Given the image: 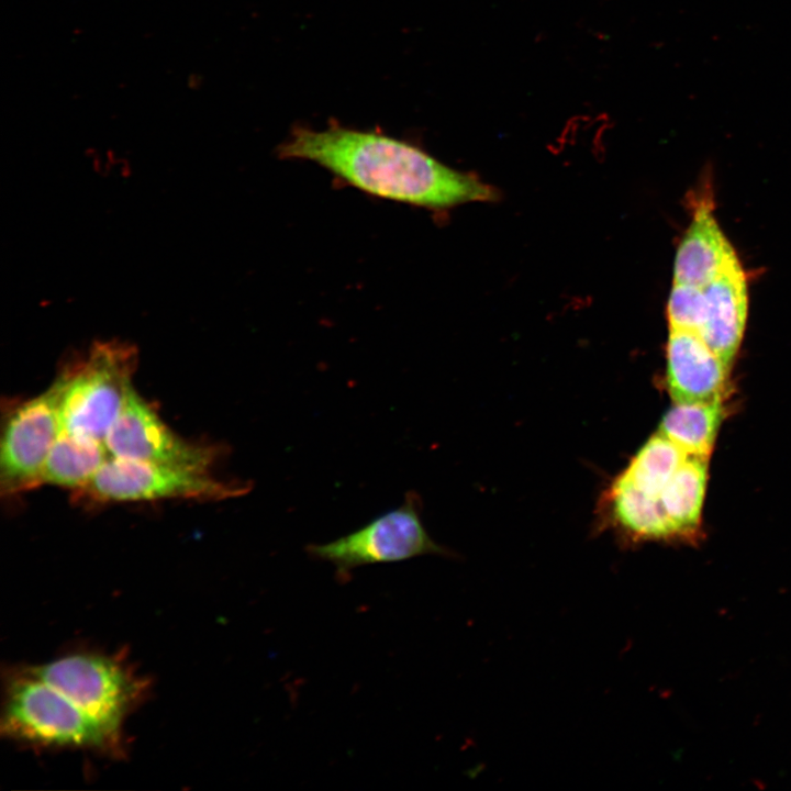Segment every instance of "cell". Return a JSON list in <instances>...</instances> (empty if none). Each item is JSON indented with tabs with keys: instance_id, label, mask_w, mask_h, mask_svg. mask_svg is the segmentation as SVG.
<instances>
[{
	"instance_id": "cell-1",
	"label": "cell",
	"mask_w": 791,
	"mask_h": 791,
	"mask_svg": "<svg viewBox=\"0 0 791 791\" xmlns=\"http://www.w3.org/2000/svg\"><path fill=\"white\" fill-rule=\"evenodd\" d=\"M277 152L281 158L315 163L370 196L414 207L441 210L497 198L494 189L477 177L377 131L338 123L323 130L296 126Z\"/></svg>"
},
{
	"instance_id": "cell-16",
	"label": "cell",
	"mask_w": 791,
	"mask_h": 791,
	"mask_svg": "<svg viewBox=\"0 0 791 791\" xmlns=\"http://www.w3.org/2000/svg\"><path fill=\"white\" fill-rule=\"evenodd\" d=\"M687 455L658 433L649 438L622 476L638 489L659 497Z\"/></svg>"
},
{
	"instance_id": "cell-17",
	"label": "cell",
	"mask_w": 791,
	"mask_h": 791,
	"mask_svg": "<svg viewBox=\"0 0 791 791\" xmlns=\"http://www.w3.org/2000/svg\"><path fill=\"white\" fill-rule=\"evenodd\" d=\"M704 312L703 287L673 282L667 315L671 330L699 333Z\"/></svg>"
},
{
	"instance_id": "cell-5",
	"label": "cell",
	"mask_w": 791,
	"mask_h": 791,
	"mask_svg": "<svg viewBox=\"0 0 791 791\" xmlns=\"http://www.w3.org/2000/svg\"><path fill=\"white\" fill-rule=\"evenodd\" d=\"M307 553L333 565L341 580L354 569L372 564L394 562L423 555H444L446 549L427 534L420 515V499L408 492L404 502L359 530L324 544H310Z\"/></svg>"
},
{
	"instance_id": "cell-10",
	"label": "cell",
	"mask_w": 791,
	"mask_h": 791,
	"mask_svg": "<svg viewBox=\"0 0 791 791\" xmlns=\"http://www.w3.org/2000/svg\"><path fill=\"white\" fill-rule=\"evenodd\" d=\"M703 322L700 337L729 366L740 345L748 312L746 274L734 259L703 286Z\"/></svg>"
},
{
	"instance_id": "cell-8",
	"label": "cell",
	"mask_w": 791,
	"mask_h": 791,
	"mask_svg": "<svg viewBox=\"0 0 791 791\" xmlns=\"http://www.w3.org/2000/svg\"><path fill=\"white\" fill-rule=\"evenodd\" d=\"M104 444L112 457L200 471H210L219 457L216 447L178 436L134 389Z\"/></svg>"
},
{
	"instance_id": "cell-6",
	"label": "cell",
	"mask_w": 791,
	"mask_h": 791,
	"mask_svg": "<svg viewBox=\"0 0 791 791\" xmlns=\"http://www.w3.org/2000/svg\"><path fill=\"white\" fill-rule=\"evenodd\" d=\"M248 483L200 471L110 457L78 493L93 502L193 499L220 501L247 493Z\"/></svg>"
},
{
	"instance_id": "cell-13",
	"label": "cell",
	"mask_w": 791,
	"mask_h": 791,
	"mask_svg": "<svg viewBox=\"0 0 791 791\" xmlns=\"http://www.w3.org/2000/svg\"><path fill=\"white\" fill-rule=\"evenodd\" d=\"M722 399L708 402H676L664 415L659 433L687 456L709 457L723 420Z\"/></svg>"
},
{
	"instance_id": "cell-11",
	"label": "cell",
	"mask_w": 791,
	"mask_h": 791,
	"mask_svg": "<svg viewBox=\"0 0 791 791\" xmlns=\"http://www.w3.org/2000/svg\"><path fill=\"white\" fill-rule=\"evenodd\" d=\"M710 199H701L681 239L673 263V282L703 287L737 255L721 230Z\"/></svg>"
},
{
	"instance_id": "cell-15",
	"label": "cell",
	"mask_w": 791,
	"mask_h": 791,
	"mask_svg": "<svg viewBox=\"0 0 791 791\" xmlns=\"http://www.w3.org/2000/svg\"><path fill=\"white\" fill-rule=\"evenodd\" d=\"M612 506L617 522L639 538H668L676 536L659 500L620 476L614 482Z\"/></svg>"
},
{
	"instance_id": "cell-9",
	"label": "cell",
	"mask_w": 791,
	"mask_h": 791,
	"mask_svg": "<svg viewBox=\"0 0 791 791\" xmlns=\"http://www.w3.org/2000/svg\"><path fill=\"white\" fill-rule=\"evenodd\" d=\"M728 368L700 335L670 328L667 344V381L675 402L722 399Z\"/></svg>"
},
{
	"instance_id": "cell-3",
	"label": "cell",
	"mask_w": 791,
	"mask_h": 791,
	"mask_svg": "<svg viewBox=\"0 0 791 791\" xmlns=\"http://www.w3.org/2000/svg\"><path fill=\"white\" fill-rule=\"evenodd\" d=\"M137 352L127 343L97 342L66 368L60 432L103 442L131 391Z\"/></svg>"
},
{
	"instance_id": "cell-2",
	"label": "cell",
	"mask_w": 791,
	"mask_h": 791,
	"mask_svg": "<svg viewBox=\"0 0 791 791\" xmlns=\"http://www.w3.org/2000/svg\"><path fill=\"white\" fill-rule=\"evenodd\" d=\"M1 732L11 739L44 746L122 753V729L80 710L30 668L10 675L5 684Z\"/></svg>"
},
{
	"instance_id": "cell-7",
	"label": "cell",
	"mask_w": 791,
	"mask_h": 791,
	"mask_svg": "<svg viewBox=\"0 0 791 791\" xmlns=\"http://www.w3.org/2000/svg\"><path fill=\"white\" fill-rule=\"evenodd\" d=\"M66 368L42 393L8 414L0 441V492L11 497L43 484L48 454L60 433Z\"/></svg>"
},
{
	"instance_id": "cell-12",
	"label": "cell",
	"mask_w": 791,
	"mask_h": 791,
	"mask_svg": "<svg viewBox=\"0 0 791 791\" xmlns=\"http://www.w3.org/2000/svg\"><path fill=\"white\" fill-rule=\"evenodd\" d=\"M111 457L103 442L60 432L43 470V484L49 483L78 492Z\"/></svg>"
},
{
	"instance_id": "cell-14",
	"label": "cell",
	"mask_w": 791,
	"mask_h": 791,
	"mask_svg": "<svg viewBox=\"0 0 791 791\" xmlns=\"http://www.w3.org/2000/svg\"><path fill=\"white\" fill-rule=\"evenodd\" d=\"M706 475V457L687 456L660 492L661 506L676 536L693 534L698 528Z\"/></svg>"
},
{
	"instance_id": "cell-4",
	"label": "cell",
	"mask_w": 791,
	"mask_h": 791,
	"mask_svg": "<svg viewBox=\"0 0 791 791\" xmlns=\"http://www.w3.org/2000/svg\"><path fill=\"white\" fill-rule=\"evenodd\" d=\"M30 669L88 715L118 729L148 693L147 679L115 656L76 651Z\"/></svg>"
}]
</instances>
